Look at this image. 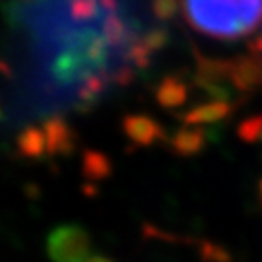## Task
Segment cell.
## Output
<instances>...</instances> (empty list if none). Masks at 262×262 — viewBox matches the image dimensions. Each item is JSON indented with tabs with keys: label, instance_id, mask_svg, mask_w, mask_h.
I'll list each match as a JSON object with an SVG mask.
<instances>
[{
	"label": "cell",
	"instance_id": "obj_1",
	"mask_svg": "<svg viewBox=\"0 0 262 262\" xmlns=\"http://www.w3.org/2000/svg\"><path fill=\"white\" fill-rule=\"evenodd\" d=\"M190 28L212 39H241L260 26L262 0H181Z\"/></svg>",
	"mask_w": 262,
	"mask_h": 262
},
{
	"label": "cell",
	"instance_id": "obj_12",
	"mask_svg": "<svg viewBox=\"0 0 262 262\" xmlns=\"http://www.w3.org/2000/svg\"><path fill=\"white\" fill-rule=\"evenodd\" d=\"M177 10V0H154V14L159 19H169Z\"/></svg>",
	"mask_w": 262,
	"mask_h": 262
},
{
	"label": "cell",
	"instance_id": "obj_9",
	"mask_svg": "<svg viewBox=\"0 0 262 262\" xmlns=\"http://www.w3.org/2000/svg\"><path fill=\"white\" fill-rule=\"evenodd\" d=\"M156 99L161 107L165 109H173L183 105L188 99L187 84L181 82L179 78H165L156 90Z\"/></svg>",
	"mask_w": 262,
	"mask_h": 262
},
{
	"label": "cell",
	"instance_id": "obj_14",
	"mask_svg": "<svg viewBox=\"0 0 262 262\" xmlns=\"http://www.w3.org/2000/svg\"><path fill=\"white\" fill-rule=\"evenodd\" d=\"M258 192H260V200H262V179H260V183H258Z\"/></svg>",
	"mask_w": 262,
	"mask_h": 262
},
{
	"label": "cell",
	"instance_id": "obj_11",
	"mask_svg": "<svg viewBox=\"0 0 262 262\" xmlns=\"http://www.w3.org/2000/svg\"><path fill=\"white\" fill-rule=\"evenodd\" d=\"M239 136L243 138L245 142H256L260 140L262 136V115H256V117H251L239 124Z\"/></svg>",
	"mask_w": 262,
	"mask_h": 262
},
{
	"label": "cell",
	"instance_id": "obj_7",
	"mask_svg": "<svg viewBox=\"0 0 262 262\" xmlns=\"http://www.w3.org/2000/svg\"><path fill=\"white\" fill-rule=\"evenodd\" d=\"M204 148V130L200 126H183L171 138V150L181 158L196 156Z\"/></svg>",
	"mask_w": 262,
	"mask_h": 262
},
{
	"label": "cell",
	"instance_id": "obj_15",
	"mask_svg": "<svg viewBox=\"0 0 262 262\" xmlns=\"http://www.w3.org/2000/svg\"><path fill=\"white\" fill-rule=\"evenodd\" d=\"M258 47H260V49H258V53H262V39L258 41Z\"/></svg>",
	"mask_w": 262,
	"mask_h": 262
},
{
	"label": "cell",
	"instance_id": "obj_4",
	"mask_svg": "<svg viewBox=\"0 0 262 262\" xmlns=\"http://www.w3.org/2000/svg\"><path fill=\"white\" fill-rule=\"evenodd\" d=\"M122 130L126 138L136 146H151L163 138V130L158 122L146 115H128L122 121Z\"/></svg>",
	"mask_w": 262,
	"mask_h": 262
},
{
	"label": "cell",
	"instance_id": "obj_6",
	"mask_svg": "<svg viewBox=\"0 0 262 262\" xmlns=\"http://www.w3.org/2000/svg\"><path fill=\"white\" fill-rule=\"evenodd\" d=\"M47 136L49 154H70L74 148V134L62 119L53 117L43 126Z\"/></svg>",
	"mask_w": 262,
	"mask_h": 262
},
{
	"label": "cell",
	"instance_id": "obj_3",
	"mask_svg": "<svg viewBox=\"0 0 262 262\" xmlns=\"http://www.w3.org/2000/svg\"><path fill=\"white\" fill-rule=\"evenodd\" d=\"M229 82L239 92H254L262 85V60L258 56H239L229 60Z\"/></svg>",
	"mask_w": 262,
	"mask_h": 262
},
{
	"label": "cell",
	"instance_id": "obj_5",
	"mask_svg": "<svg viewBox=\"0 0 262 262\" xmlns=\"http://www.w3.org/2000/svg\"><path fill=\"white\" fill-rule=\"evenodd\" d=\"M231 111H233L231 103H227L224 99H215V101H210V103L198 105V107L187 111L185 115H179V117L187 122V126H202V124L224 121L225 117L231 115Z\"/></svg>",
	"mask_w": 262,
	"mask_h": 262
},
{
	"label": "cell",
	"instance_id": "obj_13",
	"mask_svg": "<svg viewBox=\"0 0 262 262\" xmlns=\"http://www.w3.org/2000/svg\"><path fill=\"white\" fill-rule=\"evenodd\" d=\"M88 262H113L111 258H107V256H92Z\"/></svg>",
	"mask_w": 262,
	"mask_h": 262
},
{
	"label": "cell",
	"instance_id": "obj_10",
	"mask_svg": "<svg viewBox=\"0 0 262 262\" xmlns=\"http://www.w3.org/2000/svg\"><path fill=\"white\" fill-rule=\"evenodd\" d=\"M82 171L88 179L99 181V179L111 175V161L101 151L88 150L84 154V159H82Z\"/></svg>",
	"mask_w": 262,
	"mask_h": 262
},
{
	"label": "cell",
	"instance_id": "obj_2",
	"mask_svg": "<svg viewBox=\"0 0 262 262\" xmlns=\"http://www.w3.org/2000/svg\"><path fill=\"white\" fill-rule=\"evenodd\" d=\"M47 254L53 262H88L92 258V239L80 225H58L47 235Z\"/></svg>",
	"mask_w": 262,
	"mask_h": 262
},
{
	"label": "cell",
	"instance_id": "obj_8",
	"mask_svg": "<svg viewBox=\"0 0 262 262\" xmlns=\"http://www.w3.org/2000/svg\"><path fill=\"white\" fill-rule=\"evenodd\" d=\"M16 146H18L19 156L28 159H39L43 158L45 154H49L45 130L37 128V126H31V128H26V130L21 132L18 136Z\"/></svg>",
	"mask_w": 262,
	"mask_h": 262
}]
</instances>
